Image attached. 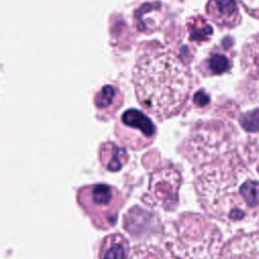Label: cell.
<instances>
[{"label":"cell","instance_id":"obj_1","mask_svg":"<svg viewBox=\"0 0 259 259\" xmlns=\"http://www.w3.org/2000/svg\"><path fill=\"white\" fill-rule=\"evenodd\" d=\"M194 187L204 210L225 223L259 212V181L251 178L237 148L192 162Z\"/></svg>","mask_w":259,"mask_h":259},{"label":"cell","instance_id":"obj_2","mask_svg":"<svg viewBox=\"0 0 259 259\" xmlns=\"http://www.w3.org/2000/svg\"><path fill=\"white\" fill-rule=\"evenodd\" d=\"M133 83L141 106L159 120L178 114L191 90L187 66L174 52L156 42L137 59Z\"/></svg>","mask_w":259,"mask_h":259},{"label":"cell","instance_id":"obj_3","mask_svg":"<svg viewBox=\"0 0 259 259\" xmlns=\"http://www.w3.org/2000/svg\"><path fill=\"white\" fill-rule=\"evenodd\" d=\"M220 229L199 213L184 212L168 223L161 246L166 259H215L221 252Z\"/></svg>","mask_w":259,"mask_h":259},{"label":"cell","instance_id":"obj_4","mask_svg":"<svg viewBox=\"0 0 259 259\" xmlns=\"http://www.w3.org/2000/svg\"><path fill=\"white\" fill-rule=\"evenodd\" d=\"M76 197L80 207L93 226L99 230H108L115 225L119 209L123 204L120 191L102 183L79 188Z\"/></svg>","mask_w":259,"mask_h":259},{"label":"cell","instance_id":"obj_5","mask_svg":"<svg viewBox=\"0 0 259 259\" xmlns=\"http://www.w3.org/2000/svg\"><path fill=\"white\" fill-rule=\"evenodd\" d=\"M181 182V174L174 165L158 168L151 174L148 191L143 195L142 200L149 205L173 210L178 203Z\"/></svg>","mask_w":259,"mask_h":259},{"label":"cell","instance_id":"obj_6","mask_svg":"<svg viewBox=\"0 0 259 259\" xmlns=\"http://www.w3.org/2000/svg\"><path fill=\"white\" fill-rule=\"evenodd\" d=\"M156 126L142 111L125 110L117 120L114 134L117 140L133 151H140L150 146L156 138Z\"/></svg>","mask_w":259,"mask_h":259},{"label":"cell","instance_id":"obj_7","mask_svg":"<svg viewBox=\"0 0 259 259\" xmlns=\"http://www.w3.org/2000/svg\"><path fill=\"white\" fill-rule=\"evenodd\" d=\"M218 259H259V230L232 237L223 246Z\"/></svg>","mask_w":259,"mask_h":259},{"label":"cell","instance_id":"obj_8","mask_svg":"<svg viewBox=\"0 0 259 259\" xmlns=\"http://www.w3.org/2000/svg\"><path fill=\"white\" fill-rule=\"evenodd\" d=\"M205 11L212 22L221 27H235L241 20L235 0H208Z\"/></svg>","mask_w":259,"mask_h":259},{"label":"cell","instance_id":"obj_9","mask_svg":"<svg viewBox=\"0 0 259 259\" xmlns=\"http://www.w3.org/2000/svg\"><path fill=\"white\" fill-rule=\"evenodd\" d=\"M135 19L139 30L151 33L159 29L166 19L164 5L158 1L144 3L136 11Z\"/></svg>","mask_w":259,"mask_h":259},{"label":"cell","instance_id":"obj_10","mask_svg":"<svg viewBox=\"0 0 259 259\" xmlns=\"http://www.w3.org/2000/svg\"><path fill=\"white\" fill-rule=\"evenodd\" d=\"M122 104V95L120 91L112 86H103L94 97V105L98 111L99 117H111Z\"/></svg>","mask_w":259,"mask_h":259},{"label":"cell","instance_id":"obj_11","mask_svg":"<svg viewBox=\"0 0 259 259\" xmlns=\"http://www.w3.org/2000/svg\"><path fill=\"white\" fill-rule=\"evenodd\" d=\"M98 157L102 167L111 172L120 170L128 161L126 151L113 142L101 144L98 150Z\"/></svg>","mask_w":259,"mask_h":259},{"label":"cell","instance_id":"obj_12","mask_svg":"<svg viewBox=\"0 0 259 259\" xmlns=\"http://www.w3.org/2000/svg\"><path fill=\"white\" fill-rule=\"evenodd\" d=\"M128 242L119 233H112L103 238L98 250V259H127Z\"/></svg>","mask_w":259,"mask_h":259},{"label":"cell","instance_id":"obj_13","mask_svg":"<svg viewBox=\"0 0 259 259\" xmlns=\"http://www.w3.org/2000/svg\"><path fill=\"white\" fill-rule=\"evenodd\" d=\"M242 65L250 76L259 79V33L252 36L244 46Z\"/></svg>","mask_w":259,"mask_h":259},{"label":"cell","instance_id":"obj_14","mask_svg":"<svg viewBox=\"0 0 259 259\" xmlns=\"http://www.w3.org/2000/svg\"><path fill=\"white\" fill-rule=\"evenodd\" d=\"M189 39L195 42L207 41L212 35V27L200 15L191 17L187 21Z\"/></svg>","mask_w":259,"mask_h":259},{"label":"cell","instance_id":"obj_15","mask_svg":"<svg viewBox=\"0 0 259 259\" xmlns=\"http://www.w3.org/2000/svg\"><path fill=\"white\" fill-rule=\"evenodd\" d=\"M206 64H207L208 71L212 75L224 74L228 72L232 67L230 60L225 55H222V54L211 55L206 61Z\"/></svg>","mask_w":259,"mask_h":259},{"label":"cell","instance_id":"obj_16","mask_svg":"<svg viewBox=\"0 0 259 259\" xmlns=\"http://www.w3.org/2000/svg\"><path fill=\"white\" fill-rule=\"evenodd\" d=\"M239 121L245 131L249 133L259 132V108L243 113Z\"/></svg>","mask_w":259,"mask_h":259},{"label":"cell","instance_id":"obj_17","mask_svg":"<svg viewBox=\"0 0 259 259\" xmlns=\"http://www.w3.org/2000/svg\"><path fill=\"white\" fill-rule=\"evenodd\" d=\"M131 259H160V256L151 247H139L133 251Z\"/></svg>","mask_w":259,"mask_h":259},{"label":"cell","instance_id":"obj_18","mask_svg":"<svg viewBox=\"0 0 259 259\" xmlns=\"http://www.w3.org/2000/svg\"><path fill=\"white\" fill-rule=\"evenodd\" d=\"M246 12L256 18H259V0H240Z\"/></svg>","mask_w":259,"mask_h":259},{"label":"cell","instance_id":"obj_19","mask_svg":"<svg viewBox=\"0 0 259 259\" xmlns=\"http://www.w3.org/2000/svg\"><path fill=\"white\" fill-rule=\"evenodd\" d=\"M193 103L197 107H204L209 103V96L204 91L199 90L194 94Z\"/></svg>","mask_w":259,"mask_h":259},{"label":"cell","instance_id":"obj_20","mask_svg":"<svg viewBox=\"0 0 259 259\" xmlns=\"http://www.w3.org/2000/svg\"><path fill=\"white\" fill-rule=\"evenodd\" d=\"M257 172L259 173V163H258V165H257Z\"/></svg>","mask_w":259,"mask_h":259}]
</instances>
